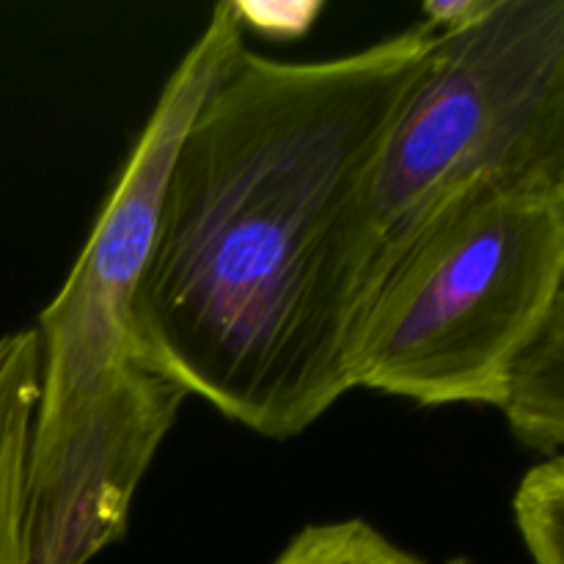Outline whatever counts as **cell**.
<instances>
[{
    "mask_svg": "<svg viewBox=\"0 0 564 564\" xmlns=\"http://www.w3.org/2000/svg\"><path fill=\"white\" fill-rule=\"evenodd\" d=\"M512 512L532 562L564 564V455L527 471Z\"/></svg>",
    "mask_w": 564,
    "mask_h": 564,
    "instance_id": "cell-8",
    "label": "cell"
},
{
    "mask_svg": "<svg viewBox=\"0 0 564 564\" xmlns=\"http://www.w3.org/2000/svg\"><path fill=\"white\" fill-rule=\"evenodd\" d=\"M562 198H564V185H562Z\"/></svg>",
    "mask_w": 564,
    "mask_h": 564,
    "instance_id": "cell-12",
    "label": "cell"
},
{
    "mask_svg": "<svg viewBox=\"0 0 564 564\" xmlns=\"http://www.w3.org/2000/svg\"><path fill=\"white\" fill-rule=\"evenodd\" d=\"M562 185L564 0H490L471 22L435 33L391 130L375 185L372 292L457 198L477 191L562 196Z\"/></svg>",
    "mask_w": 564,
    "mask_h": 564,
    "instance_id": "cell-4",
    "label": "cell"
},
{
    "mask_svg": "<svg viewBox=\"0 0 564 564\" xmlns=\"http://www.w3.org/2000/svg\"><path fill=\"white\" fill-rule=\"evenodd\" d=\"M490 0H430L424 3V25L433 28L435 33L455 31V28L466 25L474 17L482 14L488 9Z\"/></svg>",
    "mask_w": 564,
    "mask_h": 564,
    "instance_id": "cell-10",
    "label": "cell"
},
{
    "mask_svg": "<svg viewBox=\"0 0 564 564\" xmlns=\"http://www.w3.org/2000/svg\"><path fill=\"white\" fill-rule=\"evenodd\" d=\"M564 273V198L477 191L435 215L372 292L352 391L424 408L505 405Z\"/></svg>",
    "mask_w": 564,
    "mask_h": 564,
    "instance_id": "cell-3",
    "label": "cell"
},
{
    "mask_svg": "<svg viewBox=\"0 0 564 564\" xmlns=\"http://www.w3.org/2000/svg\"><path fill=\"white\" fill-rule=\"evenodd\" d=\"M273 564H427L391 543L367 521L312 523L286 543Z\"/></svg>",
    "mask_w": 564,
    "mask_h": 564,
    "instance_id": "cell-7",
    "label": "cell"
},
{
    "mask_svg": "<svg viewBox=\"0 0 564 564\" xmlns=\"http://www.w3.org/2000/svg\"><path fill=\"white\" fill-rule=\"evenodd\" d=\"M237 14H240L242 25L257 28V31L268 33L273 39H286V36H301L308 25L314 22V17L323 11L319 3H303L301 9L292 14L295 3L286 6H259V3H235Z\"/></svg>",
    "mask_w": 564,
    "mask_h": 564,
    "instance_id": "cell-9",
    "label": "cell"
},
{
    "mask_svg": "<svg viewBox=\"0 0 564 564\" xmlns=\"http://www.w3.org/2000/svg\"><path fill=\"white\" fill-rule=\"evenodd\" d=\"M501 413L527 449L564 455V273L538 334L512 369Z\"/></svg>",
    "mask_w": 564,
    "mask_h": 564,
    "instance_id": "cell-6",
    "label": "cell"
},
{
    "mask_svg": "<svg viewBox=\"0 0 564 564\" xmlns=\"http://www.w3.org/2000/svg\"><path fill=\"white\" fill-rule=\"evenodd\" d=\"M446 564H474V562L466 560V556H455V560H449Z\"/></svg>",
    "mask_w": 564,
    "mask_h": 564,
    "instance_id": "cell-11",
    "label": "cell"
},
{
    "mask_svg": "<svg viewBox=\"0 0 564 564\" xmlns=\"http://www.w3.org/2000/svg\"><path fill=\"white\" fill-rule=\"evenodd\" d=\"M39 372L36 328L0 336V564H28L25 471Z\"/></svg>",
    "mask_w": 564,
    "mask_h": 564,
    "instance_id": "cell-5",
    "label": "cell"
},
{
    "mask_svg": "<svg viewBox=\"0 0 564 564\" xmlns=\"http://www.w3.org/2000/svg\"><path fill=\"white\" fill-rule=\"evenodd\" d=\"M220 66L207 44L182 55L75 268L39 314L28 564H88L124 538L138 488L187 397L141 361L130 312L171 163Z\"/></svg>",
    "mask_w": 564,
    "mask_h": 564,
    "instance_id": "cell-2",
    "label": "cell"
},
{
    "mask_svg": "<svg viewBox=\"0 0 564 564\" xmlns=\"http://www.w3.org/2000/svg\"><path fill=\"white\" fill-rule=\"evenodd\" d=\"M424 22L325 61L242 47L182 135L130 328L147 367L264 438L352 391L375 185L422 75Z\"/></svg>",
    "mask_w": 564,
    "mask_h": 564,
    "instance_id": "cell-1",
    "label": "cell"
}]
</instances>
